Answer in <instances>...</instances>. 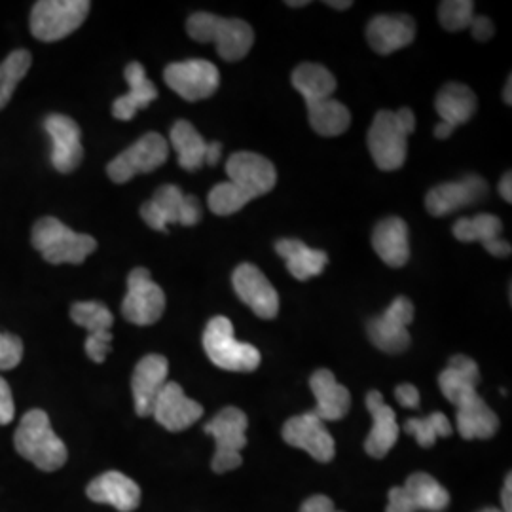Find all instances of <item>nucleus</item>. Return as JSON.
I'll return each instance as SVG.
<instances>
[{
  "label": "nucleus",
  "instance_id": "obj_1",
  "mask_svg": "<svg viewBox=\"0 0 512 512\" xmlns=\"http://www.w3.org/2000/svg\"><path fill=\"white\" fill-rule=\"evenodd\" d=\"M416 129V116L410 109L380 110L368 129V150L382 171L401 169L408 154V135Z\"/></svg>",
  "mask_w": 512,
  "mask_h": 512
},
{
  "label": "nucleus",
  "instance_id": "obj_39",
  "mask_svg": "<svg viewBox=\"0 0 512 512\" xmlns=\"http://www.w3.org/2000/svg\"><path fill=\"white\" fill-rule=\"evenodd\" d=\"M23 359V342L18 336L0 332V370H12Z\"/></svg>",
  "mask_w": 512,
  "mask_h": 512
},
{
  "label": "nucleus",
  "instance_id": "obj_22",
  "mask_svg": "<svg viewBox=\"0 0 512 512\" xmlns=\"http://www.w3.org/2000/svg\"><path fill=\"white\" fill-rule=\"evenodd\" d=\"M366 408L374 420L372 431L365 440V452L370 458L382 459L399 440V423L391 406H387L380 391L366 395Z\"/></svg>",
  "mask_w": 512,
  "mask_h": 512
},
{
  "label": "nucleus",
  "instance_id": "obj_8",
  "mask_svg": "<svg viewBox=\"0 0 512 512\" xmlns=\"http://www.w3.org/2000/svg\"><path fill=\"white\" fill-rule=\"evenodd\" d=\"M141 217L152 230L167 232L169 224L196 226L203 217L202 203L175 184H164L150 202L141 207Z\"/></svg>",
  "mask_w": 512,
  "mask_h": 512
},
{
  "label": "nucleus",
  "instance_id": "obj_6",
  "mask_svg": "<svg viewBox=\"0 0 512 512\" xmlns=\"http://www.w3.org/2000/svg\"><path fill=\"white\" fill-rule=\"evenodd\" d=\"M249 420L243 410L236 406H226L205 425V433L217 442V452L213 456V471L217 475L234 471L241 465V450L247 446Z\"/></svg>",
  "mask_w": 512,
  "mask_h": 512
},
{
  "label": "nucleus",
  "instance_id": "obj_13",
  "mask_svg": "<svg viewBox=\"0 0 512 512\" xmlns=\"http://www.w3.org/2000/svg\"><path fill=\"white\" fill-rule=\"evenodd\" d=\"M165 84L186 101H202L219 90V69L205 59H186L167 65Z\"/></svg>",
  "mask_w": 512,
  "mask_h": 512
},
{
  "label": "nucleus",
  "instance_id": "obj_31",
  "mask_svg": "<svg viewBox=\"0 0 512 512\" xmlns=\"http://www.w3.org/2000/svg\"><path fill=\"white\" fill-rule=\"evenodd\" d=\"M480 384L478 365L467 355H454L448 366L440 372L439 385L442 395L452 404L467 393L476 391Z\"/></svg>",
  "mask_w": 512,
  "mask_h": 512
},
{
  "label": "nucleus",
  "instance_id": "obj_43",
  "mask_svg": "<svg viewBox=\"0 0 512 512\" xmlns=\"http://www.w3.org/2000/svg\"><path fill=\"white\" fill-rule=\"evenodd\" d=\"M469 29L473 31V37L480 40V42H486V40L494 37V23L486 16H475Z\"/></svg>",
  "mask_w": 512,
  "mask_h": 512
},
{
  "label": "nucleus",
  "instance_id": "obj_46",
  "mask_svg": "<svg viewBox=\"0 0 512 512\" xmlns=\"http://www.w3.org/2000/svg\"><path fill=\"white\" fill-rule=\"evenodd\" d=\"M512 476L507 475L505 478V486H503V495H501V501H503V512H512Z\"/></svg>",
  "mask_w": 512,
  "mask_h": 512
},
{
  "label": "nucleus",
  "instance_id": "obj_27",
  "mask_svg": "<svg viewBox=\"0 0 512 512\" xmlns=\"http://www.w3.org/2000/svg\"><path fill=\"white\" fill-rule=\"evenodd\" d=\"M372 247L376 255L391 268H403L410 260L408 226L399 217L380 220L372 232Z\"/></svg>",
  "mask_w": 512,
  "mask_h": 512
},
{
  "label": "nucleus",
  "instance_id": "obj_38",
  "mask_svg": "<svg viewBox=\"0 0 512 512\" xmlns=\"http://www.w3.org/2000/svg\"><path fill=\"white\" fill-rule=\"evenodd\" d=\"M475 18V2L471 0H444L439 4L440 25L446 31L469 29Z\"/></svg>",
  "mask_w": 512,
  "mask_h": 512
},
{
  "label": "nucleus",
  "instance_id": "obj_12",
  "mask_svg": "<svg viewBox=\"0 0 512 512\" xmlns=\"http://www.w3.org/2000/svg\"><path fill=\"white\" fill-rule=\"evenodd\" d=\"M450 503V494L444 486L427 473L408 476L401 488L389 490L385 512H442Z\"/></svg>",
  "mask_w": 512,
  "mask_h": 512
},
{
  "label": "nucleus",
  "instance_id": "obj_21",
  "mask_svg": "<svg viewBox=\"0 0 512 512\" xmlns=\"http://www.w3.org/2000/svg\"><path fill=\"white\" fill-rule=\"evenodd\" d=\"M167 374H169V363L164 355H147L143 357L131 378V391H133V401H135V412L141 418L152 416V408L162 393L164 385L167 384Z\"/></svg>",
  "mask_w": 512,
  "mask_h": 512
},
{
  "label": "nucleus",
  "instance_id": "obj_14",
  "mask_svg": "<svg viewBox=\"0 0 512 512\" xmlns=\"http://www.w3.org/2000/svg\"><path fill=\"white\" fill-rule=\"evenodd\" d=\"M226 175L239 194L249 202L274 190L277 183V171L274 164L255 152H236L226 162Z\"/></svg>",
  "mask_w": 512,
  "mask_h": 512
},
{
  "label": "nucleus",
  "instance_id": "obj_20",
  "mask_svg": "<svg viewBox=\"0 0 512 512\" xmlns=\"http://www.w3.org/2000/svg\"><path fill=\"white\" fill-rule=\"evenodd\" d=\"M203 416V406L184 395L183 387L177 382H167L158 395L152 418L171 433H179L192 427Z\"/></svg>",
  "mask_w": 512,
  "mask_h": 512
},
{
  "label": "nucleus",
  "instance_id": "obj_25",
  "mask_svg": "<svg viewBox=\"0 0 512 512\" xmlns=\"http://www.w3.org/2000/svg\"><path fill=\"white\" fill-rule=\"evenodd\" d=\"M310 387L315 395V414L323 421L344 420L348 416L349 406H351V395L348 387L340 384L334 374L321 368L311 374Z\"/></svg>",
  "mask_w": 512,
  "mask_h": 512
},
{
  "label": "nucleus",
  "instance_id": "obj_44",
  "mask_svg": "<svg viewBox=\"0 0 512 512\" xmlns=\"http://www.w3.org/2000/svg\"><path fill=\"white\" fill-rule=\"evenodd\" d=\"M220 156H222V145L217 143V141H215V143H207V152H205V164H219Z\"/></svg>",
  "mask_w": 512,
  "mask_h": 512
},
{
  "label": "nucleus",
  "instance_id": "obj_18",
  "mask_svg": "<svg viewBox=\"0 0 512 512\" xmlns=\"http://www.w3.org/2000/svg\"><path fill=\"white\" fill-rule=\"evenodd\" d=\"M232 285L243 304L262 319H274L279 313V294L268 277L255 264H239L232 274Z\"/></svg>",
  "mask_w": 512,
  "mask_h": 512
},
{
  "label": "nucleus",
  "instance_id": "obj_34",
  "mask_svg": "<svg viewBox=\"0 0 512 512\" xmlns=\"http://www.w3.org/2000/svg\"><path fill=\"white\" fill-rule=\"evenodd\" d=\"M308 105L311 128L323 137H336L342 135L351 124V114L348 107L336 99H319L311 101Z\"/></svg>",
  "mask_w": 512,
  "mask_h": 512
},
{
  "label": "nucleus",
  "instance_id": "obj_7",
  "mask_svg": "<svg viewBox=\"0 0 512 512\" xmlns=\"http://www.w3.org/2000/svg\"><path fill=\"white\" fill-rule=\"evenodd\" d=\"M88 0H40L31 12V33L42 42H57L73 35L88 18Z\"/></svg>",
  "mask_w": 512,
  "mask_h": 512
},
{
  "label": "nucleus",
  "instance_id": "obj_28",
  "mask_svg": "<svg viewBox=\"0 0 512 512\" xmlns=\"http://www.w3.org/2000/svg\"><path fill=\"white\" fill-rule=\"evenodd\" d=\"M501 232H503V222L499 217L488 215V213H480L473 219H459L454 224V236L458 241L463 243L480 241L490 255L505 258V256H511V245L499 238Z\"/></svg>",
  "mask_w": 512,
  "mask_h": 512
},
{
  "label": "nucleus",
  "instance_id": "obj_50",
  "mask_svg": "<svg viewBox=\"0 0 512 512\" xmlns=\"http://www.w3.org/2000/svg\"><path fill=\"white\" fill-rule=\"evenodd\" d=\"M310 2L308 0H300V2H293V0H289L287 2V6H291V8H302V6H308Z\"/></svg>",
  "mask_w": 512,
  "mask_h": 512
},
{
  "label": "nucleus",
  "instance_id": "obj_32",
  "mask_svg": "<svg viewBox=\"0 0 512 512\" xmlns=\"http://www.w3.org/2000/svg\"><path fill=\"white\" fill-rule=\"evenodd\" d=\"M435 107L439 112L440 122L456 129L473 118L476 112V95L469 86L450 82L440 90Z\"/></svg>",
  "mask_w": 512,
  "mask_h": 512
},
{
  "label": "nucleus",
  "instance_id": "obj_29",
  "mask_svg": "<svg viewBox=\"0 0 512 512\" xmlns=\"http://www.w3.org/2000/svg\"><path fill=\"white\" fill-rule=\"evenodd\" d=\"M124 78L129 84V92L114 101L112 116L116 120L128 122L131 118H135L139 110L147 109L148 105L158 97V90L148 80L145 67L137 61L129 63L124 71Z\"/></svg>",
  "mask_w": 512,
  "mask_h": 512
},
{
  "label": "nucleus",
  "instance_id": "obj_37",
  "mask_svg": "<svg viewBox=\"0 0 512 512\" xmlns=\"http://www.w3.org/2000/svg\"><path fill=\"white\" fill-rule=\"evenodd\" d=\"M404 431L414 437L421 448H431L437 439H448L452 435V423L442 414L433 412L425 418H412L404 423Z\"/></svg>",
  "mask_w": 512,
  "mask_h": 512
},
{
  "label": "nucleus",
  "instance_id": "obj_48",
  "mask_svg": "<svg viewBox=\"0 0 512 512\" xmlns=\"http://www.w3.org/2000/svg\"><path fill=\"white\" fill-rule=\"evenodd\" d=\"M327 6H330V8H336V10H348V8H351V0H344V2H338V0H327L325 2Z\"/></svg>",
  "mask_w": 512,
  "mask_h": 512
},
{
  "label": "nucleus",
  "instance_id": "obj_5",
  "mask_svg": "<svg viewBox=\"0 0 512 512\" xmlns=\"http://www.w3.org/2000/svg\"><path fill=\"white\" fill-rule=\"evenodd\" d=\"M203 349L211 363L228 372H253L260 365V351L239 342L228 317H213L203 332Z\"/></svg>",
  "mask_w": 512,
  "mask_h": 512
},
{
  "label": "nucleus",
  "instance_id": "obj_40",
  "mask_svg": "<svg viewBox=\"0 0 512 512\" xmlns=\"http://www.w3.org/2000/svg\"><path fill=\"white\" fill-rule=\"evenodd\" d=\"M14 414H16V404L12 397V389L8 382L0 376V425H8L10 421L14 420Z\"/></svg>",
  "mask_w": 512,
  "mask_h": 512
},
{
  "label": "nucleus",
  "instance_id": "obj_42",
  "mask_svg": "<svg viewBox=\"0 0 512 512\" xmlns=\"http://www.w3.org/2000/svg\"><path fill=\"white\" fill-rule=\"evenodd\" d=\"M332 511H336V507H334L332 499H329L327 495H311V497H308V499L302 503V507H300V512Z\"/></svg>",
  "mask_w": 512,
  "mask_h": 512
},
{
  "label": "nucleus",
  "instance_id": "obj_47",
  "mask_svg": "<svg viewBox=\"0 0 512 512\" xmlns=\"http://www.w3.org/2000/svg\"><path fill=\"white\" fill-rule=\"evenodd\" d=\"M452 133H454V128L444 124V122H440V124H437V128H435V137L437 139H448Z\"/></svg>",
  "mask_w": 512,
  "mask_h": 512
},
{
  "label": "nucleus",
  "instance_id": "obj_19",
  "mask_svg": "<svg viewBox=\"0 0 512 512\" xmlns=\"http://www.w3.org/2000/svg\"><path fill=\"white\" fill-rule=\"evenodd\" d=\"M44 128L52 137V165L59 173H73L84 160L80 126L65 114H50Z\"/></svg>",
  "mask_w": 512,
  "mask_h": 512
},
{
  "label": "nucleus",
  "instance_id": "obj_16",
  "mask_svg": "<svg viewBox=\"0 0 512 512\" xmlns=\"http://www.w3.org/2000/svg\"><path fill=\"white\" fill-rule=\"evenodd\" d=\"M71 319L78 327L88 330L86 353L93 363H105L112 349V323L114 317L101 302H76L71 308Z\"/></svg>",
  "mask_w": 512,
  "mask_h": 512
},
{
  "label": "nucleus",
  "instance_id": "obj_26",
  "mask_svg": "<svg viewBox=\"0 0 512 512\" xmlns=\"http://www.w3.org/2000/svg\"><path fill=\"white\" fill-rule=\"evenodd\" d=\"M458 408V431L465 440L492 439L499 429V418L494 410L484 403L478 391L467 393L456 403Z\"/></svg>",
  "mask_w": 512,
  "mask_h": 512
},
{
  "label": "nucleus",
  "instance_id": "obj_30",
  "mask_svg": "<svg viewBox=\"0 0 512 512\" xmlns=\"http://www.w3.org/2000/svg\"><path fill=\"white\" fill-rule=\"evenodd\" d=\"M275 251L285 258L287 270L298 281H308L310 277L323 274L329 264L325 251L311 249L300 239H279L275 243Z\"/></svg>",
  "mask_w": 512,
  "mask_h": 512
},
{
  "label": "nucleus",
  "instance_id": "obj_9",
  "mask_svg": "<svg viewBox=\"0 0 512 512\" xmlns=\"http://www.w3.org/2000/svg\"><path fill=\"white\" fill-rule=\"evenodd\" d=\"M414 304L406 296H397L391 306L368 321L366 332L370 342L384 353H403L410 346L408 325L414 321Z\"/></svg>",
  "mask_w": 512,
  "mask_h": 512
},
{
  "label": "nucleus",
  "instance_id": "obj_23",
  "mask_svg": "<svg viewBox=\"0 0 512 512\" xmlns=\"http://www.w3.org/2000/svg\"><path fill=\"white\" fill-rule=\"evenodd\" d=\"M416 37V21L406 14L376 16L366 27V40L370 48L380 55H389L408 44Z\"/></svg>",
  "mask_w": 512,
  "mask_h": 512
},
{
  "label": "nucleus",
  "instance_id": "obj_2",
  "mask_svg": "<svg viewBox=\"0 0 512 512\" xmlns=\"http://www.w3.org/2000/svg\"><path fill=\"white\" fill-rule=\"evenodd\" d=\"M14 444L21 458L35 463L40 471L54 473L67 463V446L55 435L50 418L44 410H29L14 435Z\"/></svg>",
  "mask_w": 512,
  "mask_h": 512
},
{
  "label": "nucleus",
  "instance_id": "obj_15",
  "mask_svg": "<svg viewBox=\"0 0 512 512\" xmlns=\"http://www.w3.org/2000/svg\"><path fill=\"white\" fill-rule=\"evenodd\" d=\"M283 439L294 448L308 452L311 458L329 463L336 454V444L325 425L313 410L294 416L283 425Z\"/></svg>",
  "mask_w": 512,
  "mask_h": 512
},
{
  "label": "nucleus",
  "instance_id": "obj_51",
  "mask_svg": "<svg viewBox=\"0 0 512 512\" xmlns=\"http://www.w3.org/2000/svg\"><path fill=\"white\" fill-rule=\"evenodd\" d=\"M480 512H503L501 509H495V507H488V509H484V511Z\"/></svg>",
  "mask_w": 512,
  "mask_h": 512
},
{
  "label": "nucleus",
  "instance_id": "obj_4",
  "mask_svg": "<svg viewBox=\"0 0 512 512\" xmlns=\"http://www.w3.org/2000/svg\"><path fill=\"white\" fill-rule=\"evenodd\" d=\"M31 241L50 264H82L97 249V241L92 236L78 234L54 217L38 220Z\"/></svg>",
  "mask_w": 512,
  "mask_h": 512
},
{
  "label": "nucleus",
  "instance_id": "obj_49",
  "mask_svg": "<svg viewBox=\"0 0 512 512\" xmlns=\"http://www.w3.org/2000/svg\"><path fill=\"white\" fill-rule=\"evenodd\" d=\"M511 88L512 78L509 76V80H507V88H505V92H503V99H505V103H507V105H512Z\"/></svg>",
  "mask_w": 512,
  "mask_h": 512
},
{
  "label": "nucleus",
  "instance_id": "obj_17",
  "mask_svg": "<svg viewBox=\"0 0 512 512\" xmlns=\"http://www.w3.org/2000/svg\"><path fill=\"white\" fill-rule=\"evenodd\" d=\"M488 196V184L478 175H467L461 181L439 184L425 196V207L433 217L452 215L463 207L482 202Z\"/></svg>",
  "mask_w": 512,
  "mask_h": 512
},
{
  "label": "nucleus",
  "instance_id": "obj_36",
  "mask_svg": "<svg viewBox=\"0 0 512 512\" xmlns=\"http://www.w3.org/2000/svg\"><path fill=\"white\" fill-rule=\"evenodd\" d=\"M31 65L33 57L27 50H16L0 63V110L10 103L21 78L29 73Z\"/></svg>",
  "mask_w": 512,
  "mask_h": 512
},
{
  "label": "nucleus",
  "instance_id": "obj_24",
  "mask_svg": "<svg viewBox=\"0 0 512 512\" xmlns=\"http://www.w3.org/2000/svg\"><path fill=\"white\" fill-rule=\"evenodd\" d=\"M86 494L93 503H105L120 512L135 511L141 505V488L118 471L93 478Z\"/></svg>",
  "mask_w": 512,
  "mask_h": 512
},
{
  "label": "nucleus",
  "instance_id": "obj_3",
  "mask_svg": "<svg viewBox=\"0 0 512 512\" xmlns=\"http://www.w3.org/2000/svg\"><path fill=\"white\" fill-rule=\"evenodd\" d=\"M186 31L190 38L202 44H215L224 61H239L251 52L255 44V31L243 19H226L198 12L186 21Z\"/></svg>",
  "mask_w": 512,
  "mask_h": 512
},
{
  "label": "nucleus",
  "instance_id": "obj_41",
  "mask_svg": "<svg viewBox=\"0 0 512 512\" xmlns=\"http://www.w3.org/2000/svg\"><path fill=\"white\" fill-rule=\"evenodd\" d=\"M395 397L404 408H420V391L412 384L397 385Z\"/></svg>",
  "mask_w": 512,
  "mask_h": 512
},
{
  "label": "nucleus",
  "instance_id": "obj_45",
  "mask_svg": "<svg viewBox=\"0 0 512 512\" xmlns=\"http://www.w3.org/2000/svg\"><path fill=\"white\" fill-rule=\"evenodd\" d=\"M512 177L511 171L509 173H505L503 175V179H501V183H499V194H501V198L505 200L507 203L512 202Z\"/></svg>",
  "mask_w": 512,
  "mask_h": 512
},
{
  "label": "nucleus",
  "instance_id": "obj_33",
  "mask_svg": "<svg viewBox=\"0 0 512 512\" xmlns=\"http://www.w3.org/2000/svg\"><path fill=\"white\" fill-rule=\"evenodd\" d=\"M171 147L179 156V165L186 171H198L205 165L207 143L202 133L186 120H177L169 133Z\"/></svg>",
  "mask_w": 512,
  "mask_h": 512
},
{
  "label": "nucleus",
  "instance_id": "obj_35",
  "mask_svg": "<svg viewBox=\"0 0 512 512\" xmlns=\"http://www.w3.org/2000/svg\"><path fill=\"white\" fill-rule=\"evenodd\" d=\"M293 86L296 92L302 93L304 101H319L329 99L332 93L336 92V78L332 76L329 69L317 63H302L294 69Z\"/></svg>",
  "mask_w": 512,
  "mask_h": 512
},
{
  "label": "nucleus",
  "instance_id": "obj_10",
  "mask_svg": "<svg viewBox=\"0 0 512 512\" xmlns=\"http://www.w3.org/2000/svg\"><path fill=\"white\" fill-rule=\"evenodd\" d=\"M167 156L169 145L164 137L160 133H147L120 156H116L107 167V173L112 183H128L135 175L150 173L164 165Z\"/></svg>",
  "mask_w": 512,
  "mask_h": 512
},
{
  "label": "nucleus",
  "instance_id": "obj_11",
  "mask_svg": "<svg viewBox=\"0 0 512 512\" xmlns=\"http://www.w3.org/2000/svg\"><path fill=\"white\" fill-rule=\"evenodd\" d=\"M165 294L162 287L152 281L150 272L145 268H135L128 277V294L122 302V315L124 319L148 327L160 321L164 315Z\"/></svg>",
  "mask_w": 512,
  "mask_h": 512
},
{
  "label": "nucleus",
  "instance_id": "obj_52",
  "mask_svg": "<svg viewBox=\"0 0 512 512\" xmlns=\"http://www.w3.org/2000/svg\"><path fill=\"white\" fill-rule=\"evenodd\" d=\"M332 512H340V511H332Z\"/></svg>",
  "mask_w": 512,
  "mask_h": 512
}]
</instances>
